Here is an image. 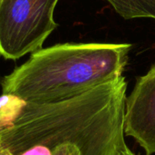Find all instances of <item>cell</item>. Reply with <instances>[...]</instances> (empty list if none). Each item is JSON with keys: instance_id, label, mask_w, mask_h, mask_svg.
Returning a JSON list of instances; mask_svg holds the SVG:
<instances>
[{"instance_id": "obj_5", "label": "cell", "mask_w": 155, "mask_h": 155, "mask_svg": "<svg viewBox=\"0 0 155 155\" xmlns=\"http://www.w3.org/2000/svg\"><path fill=\"white\" fill-rule=\"evenodd\" d=\"M124 19L149 17L155 19V0H107Z\"/></svg>"}, {"instance_id": "obj_6", "label": "cell", "mask_w": 155, "mask_h": 155, "mask_svg": "<svg viewBox=\"0 0 155 155\" xmlns=\"http://www.w3.org/2000/svg\"><path fill=\"white\" fill-rule=\"evenodd\" d=\"M54 150L43 146V145H36L34 147L29 148L28 150L24 151L18 155H54Z\"/></svg>"}, {"instance_id": "obj_9", "label": "cell", "mask_w": 155, "mask_h": 155, "mask_svg": "<svg viewBox=\"0 0 155 155\" xmlns=\"http://www.w3.org/2000/svg\"><path fill=\"white\" fill-rule=\"evenodd\" d=\"M2 79H3V78H1V76H0V84H1V82H2Z\"/></svg>"}, {"instance_id": "obj_1", "label": "cell", "mask_w": 155, "mask_h": 155, "mask_svg": "<svg viewBox=\"0 0 155 155\" xmlns=\"http://www.w3.org/2000/svg\"><path fill=\"white\" fill-rule=\"evenodd\" d=\"M126 89L121 76L66 100L25 103L0 131L1 140L13 155L36 145L54 150L63 144L75 145L82 155H114L125 144Z\"/></svg>"}, {"instance_id": "obj_4", "label": "cell", "mask_w": 155, "mask_h": 155, "mask_svg": "<svg viewBox=\"0 0 155 155\" xmlns=\"http://www.w3.org/2000/svg\"><path fill=\"white\" fill-rule=\"evenodd\" d=\"M124 133L134 138L145 154H155V64L137 78L125 99Z\"/></svg>"}, {"instance_id": "obj_8", "label": "cell", "mask_w": 155, "mask_h": 155, "mask_svg": "<svg viewBox=\"0 0 155 155\" xmlns=\"http://www.w3.org/2000/svg\"><path fill=\"white\" fill-rule=\"evenodd\" d=\"M0 155H13L12 153L3 143V142L1 140V137H0Z\"/></svg>"}, {"instance_id": "obj_3", "label": "cell", "mask_w": 155, "mask_h": 155, "mask_svg": "<svg viewBox=\"0 0 155 155\" xmlns=\"http://www.w3.org/2000/svg\"><path fill=\"white\" fill-rule=\"evenodd\" d=\"M59 0H0V55L18 60L42 49L58 26L54 12Z\"/></svg>"}, {"instance_id": "obj_2", "label": "cell", "mask_w": 155, "mask_h": 155, "mask_svg": "<svg viewBox=\"0 0 155 155\" xmlns=\"http://www.w3.org/2000/svg\"><path fill=\"white\" fill-rule=\"evenodd\" d=\"M131 44L65 43L42 48L1 82L25 103L66 100L123 76Z\"/></svg>"}, {"instance_id": "obj_7", "label": "cell", "mask_w": 155, "mask_h": 155, "mask_svg": "<svg viewBox=\"0 0 155 155\" xmlns=\"http://www.w3.org/2000/svg\"><path fill=\"white\" fill-rule=\"evenodd\" d=\"M114 155H136L134 153H133L129 148H128V146L126 145V143L125 144H124V145H122L121 147H119L118 148V150L115 152V153Z\"/></svg>"}]
</instances>
